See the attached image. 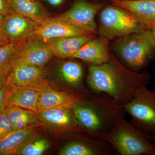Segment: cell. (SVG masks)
Here are the masks:
<instances>
[{"instance_id":"6da1fadb","label":"cell","mask_w":155,"mask_h":155,"mask_svg":"<svg viewBox=\"0 0 155 155\" xmlns=\"http://www.w3.org/2000/svg\"><path fill=\"white\" fill-rule=\"evenodd\" d=\"M151 81L148 72L130 70L111 52L107 63L89 65L87 77V82L93 93L107 95L121 106L130 102L140 89L147 86Z\"/></svg>"},{"instance_id":"7a4b0ae2","label":"cell","mask_w":155,"mask_h":155,"mask_svg":"<svg viewBox=\"0 0 155 155\" xmlns=\"http://www.w3.org/2000/svg\"><path fill=\"white\" fill-rule=\"evenodd\" d=\"M72 110L83 132L95 138L100 139L109 133L126 116L122 106L104 94L79 100Z\"/></svg>"},{"instance_id":"3957f363","label":"cell","mask_w":155,"mask_h":155,"mask_svg":"<svg viewBox=\"0 0 155 155\" xmlns=\"http://www.w3.org/2000/svg\"><path fill=\"white\" fill-rule=\"evenodd\" d=\"M116 57L128 69L138 72L151 60L155 49L151 30H145L118 38L114 45Z\"/></svg>"},{"instance_id":"277c9868","label":"cell","mask_w":155,"mask_h":155,"mask_svg":"<svg viewBox=\"0 0 155 155\" xmlns=\"http://www.w3.org/2000/svg\"><path fill=\"white\" fill-rule=\"evenodd\" d=\"M100 139L110 144L116 155H155V144L148 136L125 118L120 119L109 133Z\"/></svg>"},{"instance_id":"5b68a950","label":"cell","mask_w":155,"mask_h":155,"mask_svg":"<svg viewBox=\"0 0 155 155\" xmlns=\"http://www.w3.org/2000/svg\"><path fill=\"white\" fill-rule=\"evenodd\" d=\"M99 22L100 36L109 40L148 30L129 11L113 5L102 9Z\"/></svg>"},{"instance_id":"8992f818","label":"cell","mask_w":155,"mask_h":155,"mask_svg":"<svg viewBox=\"0 0 155 155\" xmlns=\"http://www.w3.org/2000/svg\"><path fill=\"white\" fill-rule=\"evenodd\" d=\"M132 125L148 136L155 134V91L143 86L130 102L122 106Z\"/></svg>"},{"instance_id":"52a82bcc","label":"cell","mask_w":155,"mask_h":155,"mask_svg":"<svg viewBox=\"0 0 155 155\" xmlns=\"http://www.w3.org/2000/svg\"><path fill=\"white\" fill-rule=\"evenodd\" d=\"M53 56L47 42L35 36L19 45L12 56L11 65L27 64L43 67Z\"/></svg>"},{"instance_id":"ba28073f","label":"cell","mask_w":155,"mask_h":155,"mask_svg":"<svg viewBox=\"0 0 155 155\" xmlns=\"http://www.w3.org/2000/svg\"><path fill=\"white\" fill-rule=\"evenodd\" d=\"M104 7L103 3H92L88 0H75L69 10L55 17L97 34L95 17Z\"/></svg>"},{"instance_id":"9c48e42d","label":"cell","mask_w":155,"mask_h":155,"mask_svg":"<svg viewBox=\"0 0 155 155\" xmlns=\"http://www.w3.org/2000/svg\"><path fill=\"white\" fill-rule=\"evenodd\" d=\"M43 67L27 64L11 66L5 84L12 87H42L48 84Z\"/></svg>"},{"instance_id":"30bf717a","label":"cell","mask_w":155,"mask_h":155,"mask_svg":"<svg viewBox=\"0 0 155 155\" xmlns=\"http://www.w3.org/2000/svg\"><path fill=\"white\" fill-rule=\"evenodd\" d=\"M96 34L55 17L39 24L35 31V36L45 41L54 38Z\"/></svg>"},{"instance_id":"8fae6325","label":"cell","mask_w":155,"mask_h":155,"mask_svg":"<svg viewBox=\"0 0 155 155\" xmlns=\"http://www.w3.org/2000/svg\"><path fill=\"white\" fill-rule=\"evenodd\" d=\"M38 117L42 124L65 133L78 132L82 129L75 118L72 109L56 108L38 112Z\"/></svg>"},{"instance_id":"7c38bea8","label":"cell","mask_w":155,"mask_h":155,"mask_svg":"<svg viewBox=\"0 0 155 155\" xmlns=\"http://www.w3.org/2000/svg\"><path fill=\"white\" fill-rule=\"evenodd\" d=\"M61 155H112L116 152L110 144L101 139H72L62 148Z\"/></svg>"},{"instance_id":"4fadbf2b","label":"cell","mask_w":155,"mask_h":155,"mask_svg":"<svg viewBox=\"0 0 155 155\" xmlns=\"http://www.w3.org/2000/svg\"><path fill=\"white\" fill-rule=\"evenodd\" d=\"M39 24L14 13L5 17L1 26L10 43H20L35 36Z\"/></svg>"},{"instance_id":"5bb4252c","label":"cell","mask_w":155,"mask_h":155,"mask_svg":"<svg viewBox=\"0 0 155 155\" xmlns=\"http://www.w3.org/2000/svg\"><path fill=\"white\" fill-rule=\"evenodd\" d=\"M109 39L100 37L92 39L73 54L71 58L79 59L89 65H99L110 60Z\"/></svg>"},{"instance_id":"9a60e30c","label":"cell","mask_w":155,"mask_h":155,"mask_svg":"<svg viewBox=\"0 0 155 155\" xmlns=\"http://www.w3.org/2000/svg\"><path fill=\"white\" fill-rule=\"evenodd\" d=\"M111 4L129 11L148 30L155 27V0H109Z\"/></svg>"},{"instance_id":"2e32d148","label":"cell","mask_w":155,"mask_h":155,"mask_svg":"<svg viewBox=\"0 0 155 155\" xmlns=\"http://www.w3.org/2000/svg\"><path fill=\"white\" fill-rule=\"evenodd\" d=\"M36 127L12 130L0 139V155H19L28 142L36 138Z\"/></svg>"},{"instance_id":"e0dca14e","label":"cell","mask_w":155,"mask_h":155,"mask_svg":"<svg viewBox=\"0 0 155 155\" xmlns=\"http://www.w3.org/2000/svg\"><path fill=\"white\" fill-rule=\"evenodd\" d=\"M66 91L56 90L48 84L42 88L38 103V111L56 108L72 109L79 100Z\"/></svg>"},{"instance_id":"ac0fdd59","label":"cell","mask_w":155,"mask_h":155,"mask_svg":"<svg viewBox=\"0 0 155 155\" xmlns=\"http://www.w3.org/2000/svg\"><path fill=\"white\" fill-rule=\"evenodd\" d=\"M43 87H10V92L6 108L17 107L37 114L39 97L42 88Z\"/></svg>"},{"instance_id":"d6986e66","label":"cell","mask_w":155,"mask_h":155,"mask_svg":"<svg viewBox=\"0 0 155 155\" xmlns=\"http://www.w3.org/2000/svg\"><path fill=\"white\" fill-rule=\"evenodd\" d=\"M94 37V35H89L53 39L47 42L54 56L66 59L71 58L78 50Z\"/></svg>"},{"instance_id":"ffe728a7","label":"cell","mask_w":155,"mask_h":155,"mask_svg":"<svg viewBox=\"0 0 155 155\" xmlns=\"http://www.w3.org/2000/svg\"><path fill=\"white\" fill-rule=\"evenodd\" d=\"M8 1L11 8L15 13L39 24L51 17L49 12L39 0Z\"/></svg>"},{"instance_id":"44dd1931","label":"cell","mask_w":155,"mask_h":155,"mask_svg":"<svg viewBox=\"0 0 155 155\" xmlns=\"http://www.w3.org/2000/svg\"><path fill=\"white\" fill-rule=\"evenodd\" d=\"M8 118L12 130L38 127L42 123L36 113L18 107L6 108Z\"/></svg>"},{"instance_id":"7402d4cb","label":"cell","mask_w":155,"mask_h":155,"mask_svg":"<svg viewBox=\"0 0 155 155\" xmlns=\"http://www.w3.org/2000/svg\"><path fill=\"white\" fill-rule=\"evenodd\" d=\"M21 43H11L0 47V85L5 84L7 77L11 71V58Z\"/></svg>"},{"instance_id":"603a6c76","label":"cell","mask_w":155,"mask_h":155,"mask_svg":"<svg viewBox=\"0 0 155 155\" xmlns=\"http://www.w3.org/2000/svg\"><path fill=\"white\" fill-rule=\"evenodd\" d=\"M50 147V143L44 138H35L25 145L19 155H41Z\"/></svg>"},{"instance_id":"cb8c5ba5","label":"cell","mask_w":155,"mask_h":155,"mask_svg":"<svg viewBox=\"0 0 155 155\" xmlns=\"http://www.w3.org/2000/svg\"><path fill=\"white\" fill-rule=\"evenodd\" d=\"M12 130L5 109L0 112V139Z\"/></svg>"},{"instance_id":"d4e9b609","label":"cell","mask_w":155,"mask_h":155,"mask_svg":"<svg viewBox=\"0 0 155 155\" xmlns=\"http://www.w3.org/2000/svg\"><path fill=\"white\" fill-rule=\"evenodd\" d=\"M10 92V87L6 84L0 86V112L7 108V101Z\"/></svg>"},{"instance_id":"484cf974","label":"cell","mask_w":155,"mask_h":155,"mask_svg":"<svg viewBox=\"0 0 155 155\" xmlns=\"http://www.w3.org/2000/svg\"><path fill=\"white\" fill-rule=\"evenodd\" d=\"M15 13L11 8L8 0H0V14L5 16Z\"/></svg>"},{"instance_id":"4316f807","label":"cell","mask_w":155,"mask_h":155,"mask_svg":"<svg viewBox=\"0 0 155 155\" xmlns=\"http://www.w3.org/2000/svg\"><path fill=\"white\" fill-rule=\"evenodd\" d=\"M48 5L54 8H58L63 5L67 0H43Z\"/></svg>"},{"instance_id":"83f0119b","label":"cell","mask_w":155,"mask_h":155,"mask_svg":"<svg viewBox=\"0 0 155 155\" xmlns=\"http://www.w3.org/2000/svg\"><path fill=\"white\" fill-rule=\"evenodd\" d=\"M11 43L4 32L2 26H0V47Z\"/></svg>"},{"instance_id":"f1b7e54d","label":"cell","mask_w":155,"mask_h":155,"mask_svg":"<svg viewBox=\"0 0 155 155\" xmlns=\"http://www.w3.org/2000/svg\"><path fill=\"white\" fill-rule=\"evenodd\" d=\"M148 137L150 141L155 144V134L152 135L148 136Z\"/></svg>"},{"instance_id":"f546056e","label":"cell","mask_w":155,"mask_h":155,"mask_svg":"<svg viewBox=\"0 0 155 155\" xmlns=\"http://www.w3.org/2000/svg\"><path fill=\"white\" fill-rule=\"evenodd\" d=\"M5 17V16H3V15H1V14H0V26H1L2 24L3 20H4Z\"/></svg>"},{"instance_id":"4dcf8cb0","label":"cell","mask_w":155,"mask_h":155,"mask_svg":"<svg viewBox=\"0 0 155 155\" xmlns=\"http://www.w3.org/2000/svg\"><path fill=\"white\" fill-rule=\"evenodd\" d=\"M152 31L153 35L154 38L155 42V30L154 29H151Z\"/></svg>"},{"instance_id":"1f68e13d","label":"cell","mask_w":155,"mask_h":155,"mask_svg":"<svg viewBox=\"0 0 155 155\" xmlns=\"http://www.w3.org/2000/svg\"><path fill=\"white\" fill-rule=\"evenodd\" d=\"M127 1H135V0H127Z\"/></svg>"},{"instance_id":"d6a6232c","label":"cell","mask_w":155,"mask_h":155,"mask_svg":"<svg viewBox=\"0 0 155 155\" xmlns=\"http://www.w3.org/2000/svg\"><path fill=\"white\" fill-rule=\"evenodd\" d=\"M30 1H37V0H30Z\"/></svg>"},{"instance_id":"836d02e7","label":"cell","mask_w":155,"mask_h":155,"mask_svg":"<svg viewBox=\"0 0 155 155\" xmlns=\"http://www.w3.org/2000/svg\"><path fill=\"white\" fill-rule=\"evenodd\" d=\"M153 29H154L155 30V27H154V28H153Z\"/></svg>"},{"instance_id":"e575fe53","label":"cell","mask_w":155,"mask_h":155,"mask_svg":"<svg viewBox=\"0 0 155 155\" xmlns=\"http://www.w3.org/2000/svg\"><path fill=\"white\" fill-rule=\"evenodd\" d=\"M1 85H0V86H1Z\"/></svg>"}]
</instances>
